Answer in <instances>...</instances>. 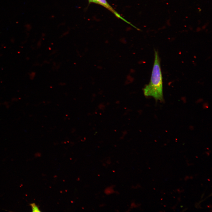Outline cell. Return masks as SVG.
<instances>
[{
  "label": "cell",
  "mask_w": 212,
  "mask_h": 212,
  "mask_svg": "<svg viewBox=\"0 0 212 212\" xmlns=\"http://www.w3.org/2000/svg\"><path fill=\"white\" fill-rule=\"evenodd\" d=\"M97 4L101 5L106 8L107 9L112 12L118 18H120L126 22H127L126 21L123 19L116 12L114 9L109 5L106 0H97Z\"/></svg>",
  "instance_id": "2"
},
{
  "label": "cell",
  "mask_w": 212,
  "mask_h": 212,
  "mask_svg": "<svg viewBox=\"0 0 212 212\" xmlns=\"http://www.w3.org/2000/svg\"><path fill=\"white\" fill-rule=\"evenodd\" d=\"M114 190L111 187H109L105 189V192L107 194H110L114 192Z\"/></svg>",
  "instance_id": "4"
},
{
  "label": "cell",
  "mask_w": 212,
  "mask_h": 212,
  "mask_svg": "<svg viewBox=\"0 0 212 212\" xmlns=\"http://www.w3.org/2000/svg\"><path fill=\"white\" fill-rule=\"evenodd\" d=\"M89 2H93L97 4V0H88Z\"/></svg>",
  "instance_id": "5"
},
{
  "label": "cell",
  "mask_w": 212,
  "mask_h": 212,
  "mask_svg": "<svg viewBox=\"0 0 212 212\" xmlns=\"http://www.w3.org/2000/svg\"><path fill=\"white\" fill-rule=\"evenodd\" d=\"M163 81L160 60L158 52L155 50V60L149 83L143 89L144 95L163 101Z\"/></svg>",
  "instance_id": "1"
},
{
  "label": "cell",
  "mask_w": 212,
  "mask_h": 212,
  "mask_svg": "<svg viewBox=\"0 0 212 212\" xmlns=\"http://www.w3.org/2000/svg\"><path fill=\"white\" fill-rule=\"evenodd\" d=\"M32 207V212H40L38 207L34 203L30 204Z\"/></svg>",
  "instance_id": "3"
}]
</instances>
